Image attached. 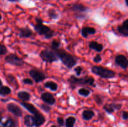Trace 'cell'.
<instances>
[{
  "mask_svg": "<svg viewBox=\"0 0 128 127\" xmlns=\"http://www.w3.org/2000/svg\"><path fill=\"white\" fill-rule=\"evenodd\" d=\"M36 24L34 25V28L36 32L41 36H43L45 39H48L54 36V32L50 27L43 24V21L41 17H36Z\"/></svg>",
  "mask_w": 128,
  "mask_h": 127,
  "instance_id": "6da1fadb",
  "label": "cell"
},
{
  "mask_svg": "<svg viewBox=\"0 0 128 127\" xmlns=\"http://www.w3.org/2000/svg\"><path fill=\"white\" fill-rule=\"evenodd\" d=\"M64 65L68 68H71L76 64L77 60L74 56L62 49L54 50Z\"/></svg>",
  "mask_w": 128,
  "mask_h": 127,
  "instance_id": "7a4b0ae2",
  "label": "cell"
},
{
  "mask_svg": "<svg viewBox=\"0 0 128 127\" xmlns=\"http://www.w3.org/2000/svg\"><path fill=\"white\" fill-rule=\"evenodd\" d=\"M91 71L95 75L103 78H111L116 76V72L114 71L102 66H93L91 68Z\"/></svg>",
  "mask_w": 128,
  "mask_h": 127,
  "instance_id": "3957f363",
  "label": "cell"
},
{
  "mask_svg": "<svg viewBox=\"0 0 128 127\" xmlns=\"http://www.w3.org/2000/svg\"><path fill=\"white\" fill-rule=\"evenodd\" d=\"M68 82L71 85L75 86L76 85H88L90 86H94V79L91 76L78 78L74 75H71L68 78Z\"/></svg>",
  "mask_w": 128,
  "mask_h": 127,
  "instance_id": "277c9868",
  "label": "cell"
},
{
  "mask_svg": "<svg viewBox=\"0 0 128 127\" xmlns=\"http://www.w3.org/2000/svg\"><path fill=\"white\" fill-rule=\"evenodd\" d=\"M40 56L42 61L48 63H52L54 62H56L60 59L56 53L54 51L48 49H44L40 52Z\"/></svg>",
  "mask_w": 128,
  "mask_h": 127,
  "instance_id": "5b68a950",
  "label": "cell"
},
{
  "mask_svg": "<svg viewBox=\"0 0 128 127\" xmlns=\"http://www.w3.org/2000/svg\"><path fill=\"white\" fill-rule=\"evenodd\" d=\"M4 61L6 63L18 66V67H21L24 64V61H23V59L19 57L17 55L14 54H10L7 55L5 57Z\"/></svg>",
  "mask_w": 128,
  "mask_h": 127,
  "instance_id": "8992f818",
  "label": "cell"
},
{
  "mask_svg": "<svg viewBox=\"0 0 128 127\" xmlns=\"http://www.w3.org/2000/svg\"><path fill=\"white\" fill-rule=\"evenodd\" d=\"M29 74L31 78L36 82H41L46 78V75L42 71L38 69H31L29 71Z\"/></svg>",
  "mask_w": 128,
  "mask_h": 127,
  "instance_id": "52a82bcc",
  "label": "cell"
},
{
  "mask_svg": "<svg viewBox=\"0 0 128 127\" xmlns=\"http://www.w3.org/2000/svg\"><path fill=\"white\" fill-rule=\"evenodd\" d=\"M7 110L8 112L12 113L17 117H21L22 115V111L21 108L14 103H10L7 105Z\"/></svg>",
  "mask_w": 128,
  "mask_h": 127,
  "instance_id": "ba28073f",
  "label": "cell"
},
{
  "mask_svg": "<svg viewBox=\"0 0 128 127\" xmlns=\"http://www.w3.org/2000/svg\"><path fill=\"white\" fill-rule=\"evenodd\" d=\"M41 98L44 103L48 105H54L56 103V99L54 98L52 94L49 92L42 93L41 95Z\"/></svg>",
  "mask_w": 128,
  "mask_h": 127,
  "instance_id": "9c48e42d",
  "label": "cell"
},
{
  "mask_svg": "<svg viewBox=\"0 0 128 127\" xmlns=\"http://www.w3.org/2000/svg\"><path fill=\"white\" fill-rule=\"evenodd\" d=\"M115 62L123 69H126L128 67V60L123 55H118L115 58Z\"/></svg>",
  "mask_w": 128,
  "mask_h": 127,
  "instance_id": "30bf717a",
  "label": "cell"
},
{
  "mask_svg": "<svg viewBox=\"0 0 128 127\" xmlns=\"http://www.w3.org/2000/svg\"><path fill=\"white\" fill-rule=\"evenodd\" d=\"M32 31L30 29L29 27H21L20 29V32H19V36L21 38H29L32 36Z\"/></svg>",
  "mask_w": 128,
  "mask_h": 127,
  "instance_id": "8fae6325",
  "label": "cell"
},
{
  "mask_svg": "<svg viewBox=\"0 0 128 127\" xmlns=\"http://www.w3.org/2000/svg\"><path fill=\"white\" fill-rule=\"evenodd\" d=\"M118 32L125 37L128 36V19L125 20L122 22V25L118 26Z\"/></svg>",
  "mask_w": 128,
  "mask_h": 127,
  "instance_id": "7c38bea8",
  "label": "cell"
},
{
  "mask_svg": "<svg viewBox=\"0 0 128 127\" xmlns=\"http://www.w3.org/2000/svg\"><path fill=\"white\" fill-rule=\"evenodd\" d=\"M96 32V30L94 27H89V26H86L83 27L81 30V34L82 36L84 38H87L89 35L94 34Z\"/></svg>",
  "mask_w": 128,
  "mask_h": 127,
  "instance_id": "4fadbf2b",
  "label": "cell"
},
{
  "mask_svg": "<svg viewBox=\"0 0 128 127\" xmlns=\"http://www.w3.org/2000/svg\"><path fill=\"white\" fill-rule=\"evenodd\" d=\"M21 105L24 107V108H26L29 112H30L31 113L33 114L34 115L35 114L38 113V112H40V111L34 107L32 104L31 103H26L25 102H21Z\"/></svg>",
  "mask_w": 128,
  "mask_h": 127,
  "instance_id": "5bb4252c",
  "label": "cell"
},
{
  "mask_svg": "<svg viewBox=\"0 0 128 127\" xmlns=\"http://www.w3.org/2000/svg\"><path fill=\"white\" fill-rule=\"evenodd\" d=\"M34 122H35V126L37 127H40L46 121L45 117H44L43 115L40 112H38V113L35 114L34 115Z\"/></svg>",
  "mask_w": 128,
  "mask_h": 127,
  "instance_id": "9a60e30c",
  "label": "cell"
},
{
  "mask_svg": "<svg viewBox=\"0 0 128 127\" xmlns=\"http://www.w3.org/2000/svg\"><path fill=\"white\" fill-rule=\"evenodd\" d=\"M16 122L11 118H8L4 122L1 120L0 122V127H16Z\"/></svg>",
  "mask_w": 128,
  "mask_h": 127,
  "instance_id": "2e32d148",
  "label": "cell"
},
{
  "mask_svg": "<svg viewBox=\"0 0 128 127\" xmlns=\"http://www.w3.org/2000/svg\"><path fill=\"white\" fill-rule=\"evenodd\" d=\"M89 47L91 49L94 50L96 52H101L103 50V46L96 41H91L89 43Z\"/></svg>",
  "mask_w": 128,
  "mask_h": 127,
  "instance_id": "e0dca14e",
  "label": "cell"
},
{
  "mask_svg": "<svg viewBox=\"0 0 128 127\" xmlns=\"http://www.w3.org/2000/svg\"><path fill=\"white\" fill-rule=\"evenodd\" d=\"M6 80L8 81L9 84L11 85V86L14 87V88H16V89H18V88L19 87L18 83L16 78L13 75H12L11 74L8 75L7 77H6Z\"/></svg>",
  "mask_w": 128,
  "mask_h": 127,
  "instance_id": "ac0fdd59",
  "label": "cell"
},
{
  "mask_svg": "<svg viewBox=\"0 0 128 127\" xmlns=\"http://www.w3.org/2000/svg\"><path fill=\"white\" fill-rule=\"evenodd\" d=\"M24 123L25 125L28 127H32L33 126H35L34 118L32 116L29 115H26L24 118Z\"/></svg>",
  "mask_w": 128,
  "mask_h": 127,
  "instance_id": "d6986e66",
  "label": "cell"
},
{
  "mask_svg": "<svg viewBox=\"0 0 128 127\" xmlns=\"http://www.w3.org/2000/svg\"><path fill=\"white\" fill-rule=\"evenodd\" d=\"M94 112L91 110H85L82 113V118L85 120H90L92 119L94 117Z\"/></svg>",
  "mask_w": 128,
  "mask_h": 127,
  "instance_id": "ffe728a7",
  "label": "cell"
},
{
  "mask_svg": "<svg viewBox=\"0 0 128 127\" xmlns=\"http://www.w3.org/2000/svg\"><path fill=\"white\" fill-rule=\"evenodd\" d=\"M18 97L22 101H29L31 98V95L26 91H20L18 93Z\"/></svg>",
  "mask_w": 128,
  "mask_h": 127,
  "instance_id": "44dd1931",
  "label": "cell"
},
{
  "mask_svg": "<svg viewBox=\"0 0 128 127\" xmlns=\"http://www.w3.org/2000/svg\"><path fill=\"white\" fill-rule=\"evenodd\" d=\"M44 85L46 88H50L51 90L54 91V92L57 90L58 88L57 83L54 82H52V81H47V82H45Z\"/></svg>",
  "mask_w": 128,
  "mask_h": 127,
  "instance_id": "7402d4cb",
  "label": "cell"
},
{
  "mask_svg": "<svg viewBox=\"0 0 128 127\" xmlns=\"http://www.w3.org/2000/svg\"><path fill=\"white\" fill-rule=\"evenodd\" d=\"M72 9L74 11L82 12L86 11L88 9V8L81 4H75L72 6Z\"/></svg>",
  "mask_w": 128,
  "mask_h": 127,
  "instance_id": "603a6c76",
  "label": "cell"
},
{
  "mask_svg": "<svg viewBox=\"0 0 128 127\" xmlns=\"http://www.w3.org/2000/svg\"><path fill=\"white\" fill-rule=\"evenodd\" d=\"M76 122V118L74 117H70L66 118L65 121V125L66 127H74Z\"/></svg>",
  "mask_w": 128,
  "mask_h": 127,
  "instance_id": "cb8c5ba5",
  "label": "cell"
},
{
  "mask_svg": "<svg viewBox=\"0 0 128 127\" xmlns=\"http://www.w3.org/2000/svg\"><path fill=\"white\" fill-rule=\"evenodd\" d=\"M11 93V89L8 86H2L0 88V95L6 96Z\"/></svg>",
  "mask_w": 128,
  "mask_h": 127,
  "instance_id": "d4e9b609",
  "label": "cell"
},
{
  "mask_svg": "<svg viewBox=\"0 0 128 127\" xmlns=\"http://www.w3.org/2000/svg\"><path fill=\"white\" fill-rule=\"evenodd\" d=\"M48 15L50 19H56L59 17V14L56 12V11L52 9H51L48 11Z\"/></svg>",
  "mask_w": 128,
  "mask_h": 127,
  "instance_id": "484cf974",
  "label": "cell"
},
{
  "mask_svg": "<svg viewBox=\"0 0 128 127\" xmlns=\"http://www.w3.org/2000/svg\"><path fill=\"white\" fill-rule=\"evenodd\" d=\"M78 93L80 95L83 96V97H87L90 95V93H91V92H90V90H89L86 89V88H81V89L79 90Z\"/></svg>",
  "mask_w": 128,
  "mask_h": 127,
  "instance_id": "4316f807",
  "label": "cell"
},
{
  "mask_svg": "<svg viewBox=\"0 0 128 127\" xmlns=\"http://www.w3.org/2000/svg\"><path fill=\"white\" fill-rule=\"evenodd\" d=\"M103 109L108 113H112L114 112V108L112 107V104H106L104 105Z\"/></svg>",
  "mask_w": 128,
  "mask_h": 127,
  "instance_id": "83f0119b",
  "label": "cell"
},
{
  "mask_svg": "<svg viewBox=\"0 0 128 127\" xmlns=\"http://www.w3.org/2000/svg\"><path fill=\"white\" fill-rule=\"evenodd\" d=\"M60 45H61V43H60V42L58 40L54 39L52 41V42H51V47H52V49L53 50H56L57 49H59Z\"/></svg>",
  "mask_w": 128,
  "mask_h": 127,
  "instance_id": "f1b7e54d",
  "label": "cell"
},
{
  "mask_svg": "<svg viewBox=\"0 0 128 127\" xmlns=\"http://www.w3.org/2000/svg\"><path fill=\"white\" fill-rule=\"evenodd\" d=\"M40 108L44 111L46 113H49L51 111V107L48 105V104H45V103H42L40 105Z\"/></svg>",
  "mask_w": 128,
  "mask_h": 127,
  "instance_id": "f546056e",
  "label": "cell"
},
{
  "mask_svg": "<svg viewBox=\"0 0 128 127\" xmlns=\"http://www.w3.org/2000/svg\"><path fill=\"white\" fill-rule=\"evenodd\" d=\"M7 52H8V50L6 46H5L4 45L0 43V56L6 54Z\"/></svg>",
  "mask_w": 128,
  "mask_h": 127,
  "instance_id": "4dcf8cb0",
  "label": "cell"
},
{
  "mask_svg": "<svg viewBox=\"0 0 128 127\" xmlns=\"http://www.w3.org/2000/svg\"><path fill=\"white\" fill-rule=\"evenodd\" d=\"M82 68L81 66H78V67H75L74 68V72H76V74L77 76H80L81 74V72H82Z\"/></svg>",
  "mask_w": 128,
  "mask_h": 127,
  "instance_id": "1f68e13d",
  "label": "cell"
},
{
  "mask_svg": "<svg viewBox=\"0 0 128 127\" xmlns=\"http://www.w3.org/2000/svg\"><path fill=\"white\" fill-rule=\"evenodd\" d=\"M101 61H102V57L100 54H97L93 58V61L95 63H100L101 62Z\"/></svg>",
  "mask_w": 128,
  "mask_h": 127,
  "instance_id": "d6a6232c",
  "label": "cell"
},
{
  "mask_svg": "<svg viewBox=\"0 0 128 127\" xmlns=\"http://www.w3.org/2000/svg\"><path fill=\"white\" fill-rule=\"evenodd\" d=\"M22 82H23V83L26 85H33V82H32V80L29 78H24V79L22 80Z\"/></svg>",
  "mask_w": 128,
  "mask_h": 127,
  "instance_id": "836d02e7",
  "label": "cell"
},
{
  "mask_svg": "<svg viewBox=\"0 0 128 127\" xmlns=\"http://www.w3.org/2000/svg\"><path fill=\"white\" fill-rule=\"evenodd\" d=\"M57 122L59 125L61 126V127H62V126H64V119L62 118H61V117H58V118H57Z\"/></svg>",
  "mask_w": 128,
  "mask_h": 127,
  "instance_id": "e575fe53",
  "label": "cell"
},
{
  "mask_svg": "<svg viewBox=\"0 0 128 127\" xmlns=\"http://www.w3.org/2000/svg\"><path fill=\"white\" fill-rule=\"evenodd\" d=\"M94 99L96 102H97L98 104H101L102 103V99L100 95H96L94 97Z\"/></svg>",
  "mask_w": 128,
  "mask_h": 127,
  "instance_id": "d590c367",
  "label": "cell"
},
{
  "mask_svg": "<svg viewBox=\"0 0 128 127\" xmlns=\"http://www.w3.org/2000/svg\"><path fill=\"white\" fill-rule=\"evenodd\" d=\"M112 105L113 108H114V110H120L122 107V105L120 104V103H112Z\"/></svg>",
  "mask_w": 128,
  "mask_h": 127,
  "instance_id": "8d00e7d4",
  "label": "cell"
},
{
  "mask_svg": "<svg viewBox=\"0 0 128 127\" xmlns=\"http://www.w3.org/2000/svg\"><path fill=\"white\" fill-rule=\"evenodd\" d=\"M122 118L124 120H128V112H123L122 115Z\"/></svg>",
  "mask_w": 128,
  "mask_h": 127,
  "instance_id": "74e56055",
  "label": "cell"
},
{
  "mask_svg": "<svg viewBox=\"0 0 128 127\" xmlns=\"http://www.w3.org/2000/svg\"><path fill=\"white\" fill-rule=\"evenodd\" d=\"M2 120V115L1 114V113H0V122H1V120Z\"/></svg>",
  "mask_w": 128,
  "mask_h": 127,
  "instance_id": "f35d334b",
  "label": "cell"
},
{
  "mask_svg": "<svg viewBox=\"0 0 128 127\" xmlns=\"http://www.w3.org/2000/svg\"><path fill=\"white\" fill-rule=\"evenodd\" d=\"M2 81H1V79H0V88H1V87H2Z\"/></svg>",
  "mask_w": 128,
  "mask_h": 127,
  "instance_id": "ab89813d",
  "label": "cell"
},
{
  "mask_svg": "<svg viewBox=\"0 0 128 127\" xmlns=\"http://www.w3.org/2000/svg\"><path fill=\"white\" fill-rule=\"evenodd\" d=\"M8 1H11V2H16V1H18V0H8Z\"/></svg>",
  "mask_w": 128,
  "mask_h": 127,
  "instance_id": "60d3db41",
  "label": "cell"
},
{
  "mask_svg": "<svg viewBox=\"0 0 128 127\" xmlns=\"http://www.w3.org/2000/svg\"><path fill=\"white\" fill-rule=\"evenodd\" d=\"M125 1H126V5H127V6H128V0H125Z\"/></svg>",
  "mask_w": 128,
  "mask_h": 127,
  "instance_id": "b9f144b4",
  "label": "cell"
},
{
  "mask_svg": "<svg viewBox=\"0 0 128 127\" xmlns=\"http://www.w3.org/2000/svg\"><path fill=\"white\" fill-rule=\"evenodd\" d=\"M1 19H2V16H1V14H0V21H1Z\"/></svg>",
  "mask_w": 128,
  "mask_h": 127,
  "instance_id": "7bdbcfd3",
  "label": "cell"
},
{
  "mask_svg": "<svg viewBox=\"0 0 128 127\" xmlns=\"http://www.w3.org/2000/svg\"><path fill=\"white\" fill-rule=\"evenodd\" d=\"M51 127H57L56 125H52Z\"/></svg>",
  "mask_w": 128,
  "mask_h": 127,
  "instance_id": "ee69618b",
  "label": "cell"
},
{
  "mask_svg": "<svg viewBox=\"0 0 128 127\" xmlns=\"http://www.w3.org/2000/svg\"><path fill=\"white\" fill-rule=\"evenodd\" d=\"M64 1H67V0H64Z\"/></svg>",
  "mask_w": 128,
  "mask_h": 127,
  "instance_id": "f6af8a7d",
  "label": "cell"
}]
</instances>
